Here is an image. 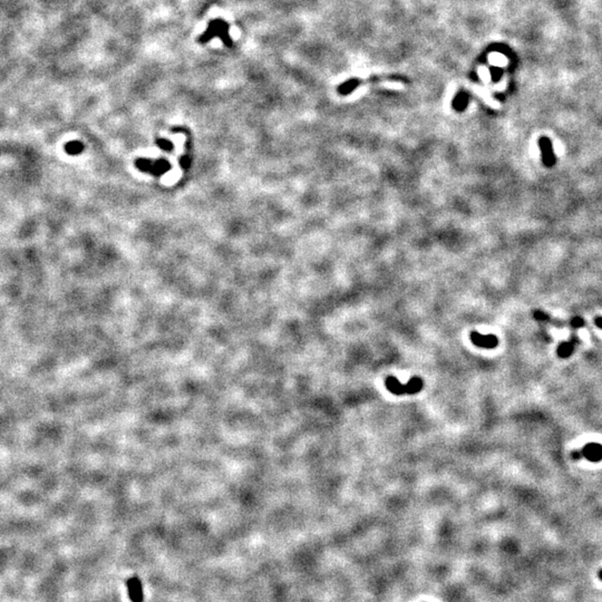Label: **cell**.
Wrapping results in <instances>:
<instances>
[{
	"label": "cell",
	"instance_id": "cell-16",
	"mask_svg": "<svg viewBox=\"0 0 602 602\" xmlns=\"http://www.w3.org/2000/svg\"><path fill=\"white\" fill-rule=\"evenodd\" d=\"M599 578H600V579H601V580H602V570H601V571H600V572H599Z\"/></svg>",
	"mask_w": 602,
	"mask_h": 602
},
{
	"label": "cell",
	"instance_id": "cell-15",
	"mask_svg": "<svg viewBox=\"0 0 602 602\" xmlns=\"http://www.w3.org/2000/svg\"><path fill=\"white\" fill-rule=\"evenodd\" d=\"M595 324L597 327H599L600 329H602V317H597L595 319Z\"/></svg>",
	"mask_w": 602,
	"mask_h": 602
},
{
	"label": "cell",
	"instance_id": "cell-4",
	"mask_svg": "<svg viewBox=\"0 0 602 602\" xmlns=\"http://www.w3.org/2000/svg\"><path fill=\"white\" fill-rule=\"evenodd\" d=\"M471 342L476 347L484 349H494L499 344V339L494 335H482L476 332L471 334Z\"/></svg>",
	"mask_w": 602,
	"mask_h": 602
},
{
	"label": "cell",
	"instance_id": "cell-2",
	"mask_svg": "<svg viewBox=\"0 0 602 602\" xmlns=\"http://www.w3.org/2000/svg\"><path fill=\"white\" fill-rule=\"evenodd\" d=\"M214 37H219L224 44L228 46V47H231L233 41L229 36L228 22H226L222 19H215V20L211 21L209 24L208 29H206L205 33L201 36L200 41L201 43H208L209 40H211Z\"/></svg>",
	"mask_w": 602,
	"mask_h": 602
},
{
	"label": "cell",
	"instance_id": "cell-7",
	"mask_svg": "<svg viewBox=\"0 0 602 602\" xmlns=\"http://www.w3.org/2000/svg\"><path fill=\"white\" fill-rule=\"evenodd\" d=\"M574 343H577V338L574 337L570 342H565L559 344L558 355L561 358H568L574 350Z\"/></svg>",
	"mask_w": 602,
	"mask_h": 602
},
{
	"label": "cell",
	"instance_id": "cell-9",
	"mask_svg": "<svg viewBox=\"0 0 602 602\" xmlns=\"http://www.w3.org/2000/svg\"><path fill=\"white\" fill-rule=\"evenodd\" d=\"M170 169V164L167 162L165 160H159L156 161V162L153 164V169H152L151 173L153 174H162L165 171H168Z\"/></svg>",
	"mask_w": 602,
	"mask_h": 602
},
{
	"label": "cell",
	"instance_id": "cell-13",
	"mask_svg": "<svg viewBox=\"0 0 602 602\" xmlns=\"http://www.w3.org/2000/svg\"><path fill=\"white\" fill-rule=\"evenodd\" d=\"M158 144H159L160 148H161V149H163V150H167V151H169V150H171V149H172V144H171V142H169V141H167V140H160V141L158 142Z\"/></svg>",
	"mask_w": 602,
	"mask_h": 602
},
{
	"label": "cell",
	"instance_id": "cell-5",
	"mask_svg": "<svg viewBox=\"0 0 602 602\" xmlns=\"http://www.w3.org/2000/svg\"><path fill=\"white\" fill-rule=\"evenodd\" d=\"M582 456L591 462H599L602 459V445L597 443L587 444L581 449Z\"/></svg>",
	"mask_w": 602,
	"mask_h": 602
},
{
	"label": "cell",
	"instance_id": "cell-14",
	"mask_svg": "<svg viewBox=\"0 0 602 602\" xmlns=\"http://www.w3.org/2000/svg\"><path fill=\"white\" fill-rule=\"evenodd\" d=\"M571 456H572L574 459H579V458L583 457V456H582V453H581V451H574V452H572Z\"/></svg>",
	"mask_w": 602,
	"mask_h": 602
},
{
	"label": "cell",
	"instance_id": "cell-6",
	"mask_svg": "<svg viewBox=\"0 0 602 602\" xmlns=\"http://www.w3.org/2000/svg\"><path fill=\"white\" fill-rule=\"evenodd\" d=\"M128 592L133 602H142L143 600V591L142 585L137 578H132L128 581Z\"/></svg>",
	"mask_w": 602,
	"mask_h": 602
},
{
	"label": "cell",
	"instance_id": "cell-3",
	"mask_svg": "<svg viewBox=\"0 0 602 602\" xmlns=\"http://www.w3.org/2000/svg\"><path fill=\"white\" fill-rule=\"evenodd\" d=\"M539 148L541 151L542 162H543L544 167L549 169L553 168L555 163H557V158H555L554 154L552 142H551L549 137H541L539 140Z\"/></svg>",
	"mask_w": 602,
	"mask_h": 602
},
{
	"label": "cell",
	"instance_id": "cell-10",
	"mask_svg": "<svg viewBox=\"0 0 602 602\" xmlns=\"http://www.w3.org/2000/svg\"><path fill=\"white\" fill-rule=\"evenodd\" d=\"M153 162H151L150 160H137L136 162V167L139 168L142 171H152V169H153Z\"/></svg>",
	"mask_w": 602,
	"mask_h": 602
},
{
	"label": "cell",
	"instance_id": "cell-12",
	"mask_svg": "<svg viewBox=\"0 0 602 602\" xmlns=\"http://www.w3.org/2000/svg\"><path fill=\"white\" fill-rule=\"evenodd\" d=\"M534 318H535L537 321H541V323H544V321H548V320H549V316L546 315L545 312H543V311L536 310V311H534Z\"/></svg>",
	"mask_w": 602,
	"mask_h": 602
},
{
	"label": "cell",
	"instance_id": "cell-11",
	"mask_svg": "<svg viewBox=\"0 0 602 602\" xmlns=\"http://www.w3.org/2000/svg\"><path fill=\"white\" fill-rule=\"evenodd\" d=\"M585 324H586L585 320H583L581 318V317H574V318L571 319V326H572L573 328H576V329L583 327V326H585Z\"/></svg>",
	"mask_w": 602,
	"mask_h": 602
},
{
	"label": "cell",
	"instance_id": "cell-8",
	"mask_svg": "<svg viewBox=\"0 0 602 602\" xmlns=\"http://www.w3.org/2000/svg\"><path fill=\"white\" fill-rule=\"evenodd\" d=\"M84 151V144L80 141H71L65 144V152L68 155H80Z\"/></svg>",
	"mask_w": 602,
	"mask_h": 602
},
{
	"label": "cell",
	"instance_id": "cell-1",
	"mask_svg": "<svg viewBox=\"0 0 602 602\" xmlns=\"http://www.w3.org/2000/svg\"><path fill=\"white\" fill-rule=\"evenodd\" d=\"M386 388L394 395H414L420 393L424 387V381L420 377H414L407 384H402L397 378L390 376L385 381Z\"/></svg>",
	"mask_w": 602,
	"mask_h": 602
}]
</instances>
